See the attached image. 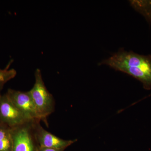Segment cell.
I'll return each instance as SVG.
<instances>
[{
  "label": "cell",
  "mask_w": 151,
  "mask_h": 151,
  "mask_svg": "<svg viewBox=\"0 0 151 151\" xmlns=\"http://www.w3.org/2000/svg\"><path fill=\"white\" fill-rule=\"evenodd\" d=\"M105 63L139 80L146 90L151 89V55L139 54L121 48L106 59Z\"/></svg>",
  "instance_id": "obj_1"
},
{
  "label": "cell",
  "mask_w": 151,
  "mask_h": 151,
  "mask_svg": "<svg viewBox=\"0 0 151 151\" xmlns=\"http://www.w3.org/2000/svg\"><path fill=\"white\" fill-rule=\"evenodd\" d=\"M35 76V84L29 92L41 121L48 126L47 119L54 112L55 101L53 96L47 89L40 69L36 70Z\"/></svg>",
  "instance_id": "obj_2"
},
{
  "label": "cell",
  "mask_w": 151,
  "mask_h": 151,
  "mask_svg": "<svg viewBox=\"0 0 151 151\" xmlns=\"http://www.w3.org/2000/svg\"><path fill=\"white\" fill-rule=\"evenodd\" d=\"M30 121L10 128L12 151H37L38 145L36 139L35 124Z\"/></svg>",
  "instance_id": "obj_3"
},
{
  "label": "cell",
  "mask_w": 151,
  "mask_h": 151,
  "mask_svg": "<svg viewBox=\"0 0 151 151\" xmlns=\"http://www.w3.org/2000/svg\"><path fill=\"white\" fill-rule=\"evenodd\" d=\"M6 94L12 103L28 119L42 121L29 91L22 92L9 89Z\"/></svg>",
  "instance_id": "obj_4"
},
{
  "label": "cell",
  "mask_w": 151,
  "mask_h": 151,
  "mask_svg": "<svg viewBox=\"0 0 151 151\" xmlns=\"http://www.w3.org/2000/svg\"><path fill=\"white\" fill-rule=\"evenodd\" d=\"M28 119L14 106L5 94L0 96V124L10 128L24 124Z\"/></svg>",
  "instance_id": "obj_5"
},
{
  "label": "cell",
  "mask_w": 151,
  "mask_h": 151,
  "mask_svg": "<svg viewBox=\"0 0 151 151\" xmlns=\"http://www.w3.org/2000/svg\"><path fill=\"white\" fill-rule=\"evenodd\" d=\"M40 121H36L35 124L36 139L39 146L48 148L65 150L77 140H65L51 134L45 130L40 124Z\"/></svg>",
  "instance_id": "obj_6"
},
{
  "label": "cell",
  "mask_w": 151,
  "mask_h": 151,
  "mask_svg": "<svg viewBox=\"0 0 151 151\" xmlns=\"http://www.w3.org/2000/svg\"><path fill=\"white\" fill-rule=\"evenodd\" d=\"M130 5L142 15L149 25H151V0H131Z\"/></svg>",
  "instance_id": "obj_7"
},
{
  "label": "cell",
  "mask_w": 151,
  "mask_h": 151,
  "mask_svg": "<svg viewBox=\"0 0 151 151\" xmlns=\"http://www.w3.org/2000/svg\"><path fill=\"white\" fill-rule=\"evenodd\" d=\"M16 70L6 67L0 68V93L6 83L14 78L17 75Z\"/></svg>",
  "instance_id": "obj_8"
},
{
  "label": "cell",
  "mask_w": 151,
  "mask_h": 151,
  "mask_svg": "<svg viewBox=\"0 0 151 151\" xmlns=\"http://www.w3.org/2000/svg\"><path fill=\"white\" fill-rule=\"evenodd\" d=\"M0 151H12V143L10 135L0 140Z\"/></svg>",
  "instance_id": "obj_9"
},
{
  "label": "cell",
  "mask_w": 151,
  "mask_h": 151,
  "mask_svg": "<svg viewBox=\"0 0 151 151\" xmlns=\"http://www.w3.org/2000/svg\"><path fill=\"white\" fill-rule=\"evenodd\" d=\"M10 135V128L0 124V140Z\"/></svg>",
  "instance_id": "obj_10"
},
{
  "label": "cell",
  "mask_w": 151,
  "mask_h": 151,
  "mask_svg": "<svg viewBox=\"0 0 151 151\" xmlns=\"http://www.w3.org/2000/svg\"><path fill=\"white\" fill-rule=\"evenodd\" d=\"M65 150H58V149L48 148L38 146L37 151H64Z\"/></svg>",
  "instance_id": "obj_11"
},
{
  "label": "cell",
  "mask_w": 151,
  "mask_h": 151,
  "mask_svg": "<svg viewBox=\"0 0 151 151\" xmlns=\"http://www.w3.org/2000/svg\"><path fill=\"white\" fill-rule=\"evenodd\" d=\"M1 93H0V96H1Z\"/></svg>",
  "instance_id": "obj_12"
}]
</instances>
